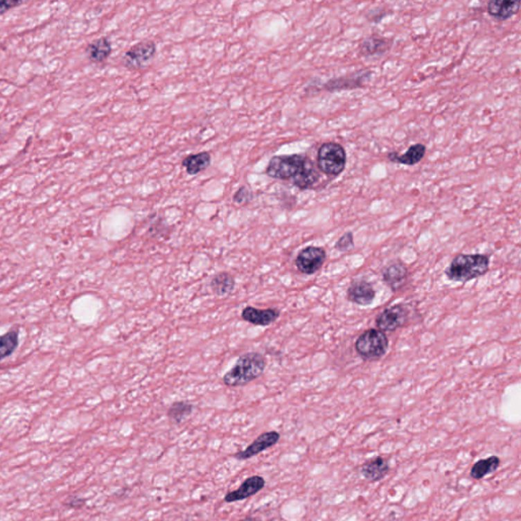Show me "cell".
Masks as SVG:
<instances>
[{
    "mask_svg": "<svg viewBox=\"0 0 521 521\" xmlns=\"http://www.w3.org/2000/svg\"><path fill=\"white\" fill-rule=\"evenodd\" d=\"M265 173L271 179L292 182L301 191L314 188L321 177L312 160L301 154L274 156L267 165Z\"/></svg>",
    "mask_w": 521,
    "mask_h": 521,
    "instance_id": "cell-1",
    "label": "cell"
},
{
    "mask_svg": "<svg viewBox=\"0 0 521 521\" xmlns=\"http://www.w3.org/2000/svg\"><path fill=\"white\" fill-rule=\"evenodd\" d=\"M266 357L260 353L251 351L240 355L233 368L223 376L222 381L227 387H242L263 375L266 369Z\"/></svg>",
    "mask_w": 521,
    "mask_h": 521,
    "instance_id": "cell-2",
    "label": "cell"
},
{
    "mask_svg": "<svg viewBox=\"0 0 521 521\" xmlns=\"http://www.w3.org/2000/svg\"><path fill=\"white\" fill-rule=\"evenodd\" d=\"M490 266V258L481 254L458 255L446 269V276L452 281L466 282L483 276Z\"/></svg>",
    "mask_w": 521,
    "mask_h": 521,
    "instance_id": "cell-3",
    "label": "cell"
},
{
    "mask_svg": "<svg viewBox=\"0 0 521 521\" xmlns=\"http://www.w3.org/2000/svg\"><path fill=\"white\" fill-rule=\"evenodd\" d=\"M346 162V151L342 145L335 142H327L319 148L317 167L325 175L338 177L344 171Z\"/></svg>",
    "mask_w": 521,
    "mask_h": 521,
    "instance_id": "cell-4",
    "label": "cell"
},
{
    "mask_svg": "<svg viewBox=\"0 0 521 521\" xmlns=\"http://www.w3.org/2000/svg\"><path fill=\"white\" fill-rule=\"evenodd\" d=\"M355 347L357 355L364 360H378L387 353L389 340L384 332L369 329L357 338Z\"/></svg>",
    "mask_w": 521,
    "mask_h": 521,
    "instance_id": "cell-5",
    "label": "cell"
},
{
    "mask_svg": "<svg viewBox=\"0 0 521 521\" xmlns=\"http://www.w3.org/2000/svg\"><path fill=\"white\" fill-rule=\"evenodd\" d=\"M157 52L156 43L152 40L141 41L123 54L121 64L130 71H139L151 64Z\"/></svg>",
    "mask_w": 521,
    "mask_h": 521,
    "instance_id": "cell-6",
    "label": "cell"
},
{
    "mask_svg": "<svg viewBox=\"0 0 521 521\" xmlns=\"http://www.w3.org/2000/svg\"><path fill=\"white\" fill-rule=\"evenodd\" d=\"M326 257L325 249L319 247H307L299 251L295 258V266L299 272L306 275H312L318 272L324 265Z\"/></svg>",
    "mask_w": 521,
    "mask_h": 521,
    "instance_id": "cell-7",
    "label": "cell"
},
{
    "mask_svg": "<svg viewBox=\"0 0 521 521\" xmlns=\"http://www.w3.org/2000/svg\"><path fill=\"white\" fill-rule=\"evenodd\" d=\"M372 73L370 69H362V71L348 73L343 77L333 78L324 85L325 91L334 93L338 91L362 88L367 82L370 81Z\"/></svg>",
    "mask_w": 521,
    "mask_h": 521,
    "instance_id": "cell-8",
    "label": "cell"
},
{
    "mask_svg": "<svg viewBox=\"0 0 521 521\" xmlns=\"http://www.w3.org/2000/svg\"><path fill=\"white\" fill-rule=\"evenodd\" d=\"M407 308L403 305H395L387 308L377 317L376 324L382 332L396 331L407 323Z\"/></svg>",
    "mask_w": 521,
    "mask_h": 521,
    "instance_id": "cell-9",
    "label": "cell"
},
{
    "mask_svg": "<svg viewBox=\"0 0 521 521\" xmlns=\"http://www.w3.org/2000/svg\"><path fill=\"white\" fill-rule=\"evenodd\" d=\"M280 440V434L276 431L266 432L260 434L251 445L247 447L245 450L236 453L233 457L238 460H247L253 458L254 456L259 455L263 451L275 446Z\"/></svg>",
    "mask_w": 521,
    "mask_h": 521,
    "instance_id": "cell-10",
    "label": "cell"
},
{
    "mask_svg": "<svg viewBox=\"0 0 521 521\" xmlns=\"http://www.w3.org/2000/svg\"><path fill=\"white\" fill-rule=\"evenodd\" d=\"M265 485H266V481H265L264 477H260V475L247 477L240 488L227 494V496L224 497V501L227 503H233L245 500L249 497L255 496L257 493L264 488Z\"/></svg>",
    "mask_w": 521,
    "mask_h": 521,
    "instance_id": "cell-11",
    "label": "cell"
},
{
    "mask_svg": "<svg viewBox=\"0 0 521 521\" xmlns=\"http://www.w3.org/2000/svg\"><path fill=\"white\" fill-rule=\"evenodd\" d=\"M280 317V310L275 308L257 309L247 306L242 312V320L256 326H269L276 322Z\"/></svg>",
    "mask_w": 521,
    "mask_h": 521,
    "instance_id": "cell-12",
    "label": "cell"
},
{
    "mask_svg": "<svg viewBox=\"0 0 521 521\" xmlns=\"http://www.w3.org/2000/svg\"><path fill=\"white\" fill-rule=\"evenodd\" d=\"M389 462L382 456L367 460L360 468L362 477L370 483L381 481L389 473Z\"/></svg>",
    "mask_w": 521,
    "mask_h": 521,
    "instance_id": "cell-13",
    "label": "cell"
},
{
    "mask_svg": "<svg viewBox=\"0 0 521 521\" xmlns=\"http://www.w3.org/2000/svg\"><path fill=\"white\" fill-rule=\"evenodd\" d=\"M347 297L351 303L360 306H369L374 301L376 292L372 284L362 280L355 281L347 290Z\"/></svg>",
    "mask_w": 521,
    "mask_h": 521,
    "instance_id": "cell-14",
    "label": "cell"
},
{
    "mask_svg": "<svg viewBox=\"0 0 521 521\" xmlns=\"http://www.w3.org/2000/svg\"><path fill=\"white\" fill-rule=\"evenodd\" d=\"M520 1H503V0H492L487 4L488 15L499 19L506 21L510 17L515 16L520 12Z\"/></svg>",
    "mask_w": 521,
    "mask_h": 521,
    "instance_id": "cell-15",
    "label": "cell"
},
{
    "mask_svg": "<svg viewBox=\"0 0 521 521\" xmlns=\"http://www.w3.org/2000/svg\"><path fill=\"white\" fill-rule=\"evenodd\" d=\"M425 151H427V148L425 145L418 143V144L412 145L403 155H399L396 152H390L387 158L391 162L407 165V166H414V165L422 161L423 157H425Z\"/></svg>",
    "mask_w": 521,
    "mask_h": 521,
    "instance_id": "cell-16",
    "label": "cell"
},
{
    "mask_svg": "<svg viewBox=\"0 0 521 521\" xmlns=\"http://www.w3.org/2000/svg\"><path fill=\"white\" fill-rule=\"evenodd\" d=\"M112 53V44L106 37L96 39L86 47V54L89 60L94 64L106 62Z\"/></svg>",
    "mask_w": 521,
    "mask_h": 521,
    "instance_id": "cell-17",
    "label": "cell"
},
{
    "mask_svg": "<svg viewBox=\"0 0 521 521\" xmlns=\"http://www.w3.org/2000/svg\"><path fill=\"white\" fill-rule=\"evenodd\" d=\"M211 161L212 156L209 152H200V153L186 156L182 160V165L186 168L188 175L194 177L205 171L211 164Z\"/></svg>",
    "mask_w": 521,
    "mask_h": 521,
    "instance_id": "cell-18",
    "label": "cell"
},
{
    "mask_svg": "<svg viewBox=\"0 0 521 521\" xmlns=\"http://www.w3.org/2000/svg\"><path fill=\"white\" fill-rule=\"evenodd\" d=\"M383 278L391 290H397L405 285L407 278V269L400 263H394L386 267L383 271Z\"/></svg>",
    "mask_w": 521,
    "mask_h": 521,
    "instance_id": "cell-19",
    "label": "cell"
},
{
    "mask_svg": "<svg viewBox=\"0 0 521 521\" xmlns=\"http://www.w3.org/2000/svg\"><path fill=\"white\" fill-rule=\"evenodd\" d=\"M391 42L388 39L378 35L367 37L360 45V53L364 56L382 55L390 49Z\"/></svg>",
    "mask_w": 521,
    "mask_h": 521,
    "instance_id": "cell-20",
    "label": "cell"
},
{
    "mask_svg": "<svg viewBox=\"0 0 521 521\" xmlns=\"http://www.w3.org/2000/svg\"><path fill=\"white\" fill-rule=\"evenodd\" d=\"M501 460L498 456L492 455L484 459L477 460L470 468V477L473 479H482L491 473L496 472L500 466Z\"/></svg>",
    "mask_w": 521,
    "mask_h": 521,
    "instance_id": "cell-21",
    "label": "cell"
},
{
    "mask_svg": "<svg viewBox=\"0 0 521 521\" xmlns=\"http://www.w3.org/2000/svg\"><path fill=\"white\" fill-rule=\"evenodd\" d=\"M210 286H211L212 292L217 297H227L234 290L236 280L230 273L221 272L212 278Z\"/></svg>",
    "mask_w": 521,
    "mask_h": 521,
    "instance_id": "cell-22",
    "label": "cell"
},
{
    "mask_svg": "<svg viewBox=\"0 0 521 521\" xmlns=\"http://www.w3.org/2000/svg\"><path fill=\"white\" fill-rule=\"evenodd\" d=\"M194 412V405L188 401H177L173 403L167 412L169 420L175 423H182Z\"/></svg>",
    "mask_w": 521,
    "mask_h": 521,
    "instance_id": "cell-23",
    "label": "cell"
},
{
    "mask_svg": "<svg viewBox=\"0 0 521 521\" xmlns=\"http://www.w3.org/2000/svg\"><path fill=\"white\" fill-rule=\"evenodd\" d=\"M19 345V331L12 330L0 336V362L10 357L16 351Z\"/></svg>",
    "mask_w": 521,
    "mask_h": 521,
    "instance_id": "cell-24",
    "label": "cell"
},
{
    "mask_svg": "<svg viewBox=\"0 0 521 521\" xmlns=\"http://www.w3.org/2000/svg\"><path fill=\"white\" fill-rule=\"evenodd\" d=\"M253 191L247 188V186H242L238 188V192L234 194L233 199L232 200H233L234 203L238 204V205H247V204L253 201Z\"/></svg>",
    "mask_w": 521,
    "mask_h": 521,
    "instance_id": "cell-25",
    "label": "cell"
},
{
    "mask_svg": "<svg viewBox=\"0 0 521 521\" xmlns=\"http://www.w3.org/2000/svg\"><path fill=\"white\" fill-rule=\"evenodd\" d=\"M338 251H351L355 247V240H353V234L351 232H346L343 234L342 238L337 240L335 245Z\"/></svg>",
    "mask_w": 521,
    "mask_h": 521,
    "instance_id": "cell-26",
    "label": "cell"
},
{
    "mask_svg": "<svg viewBox=\"0 0 521 521\" xmlns=\"http://www.w3.org/2000/svg\"><path fill=\"white\" fill-rule=\"evenodd\" d=\"M21 3H23V1H17V0H1L0 1V15L8 12V10Z\"/></svg>",
    "mask_w": 521,
    "mask_h": 521,
    "instance_id": "cell-27",
    "label": "cell"
},
{
    "mask_svg": "<svg viewBox=\"0 0 521 521\" xmlns=\"http://www.w3.org/2000/svg\"><path fill=\"white\" fill-rule=\"evenodd\" d=\"M67 507L73 508V509H80L85 504V501L78 497H71L67 502L64 503Z\"/></svg>",
    "mask_w": 521,
    "mask_h": 521,
    "instance_id": "cell-28",
    "label": "cell"
},
{
    "mask_svg": "<svg viewBox=\"0 0 521 521\" xmlns=\"http://www.w3.org/2000/svg\"><path fill=\"white\" fill-rule=\"evenodd\" d=\"M238 521H259V520H258L257 518H249V516H247V518H242V520H238Z\"/></svg>",
    "mask_w": 521,
    "mask_h": 521,
    "instance_id": "cell-29",
    "label": "cell"
}]
</instances>
